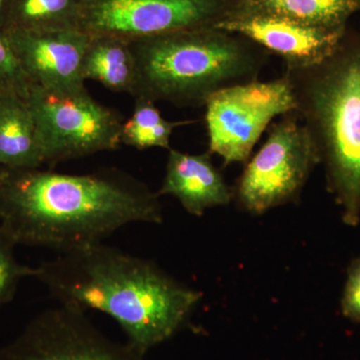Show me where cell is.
Instances as JSON below:
<instances>
[{
  "label": "cell",
  "mask_w": 360,
  "mask_h": 360,
  "mask_svg": "<svg viewBox=\"0 0 360 360\" xmlns=\"http://www.w3.org/2000/svg\"><path fill=\"white\" fill-rule=\"evenodd\" d=\"M238 13L226 0H79L78 30L131 41L217 28Z\"/></svg>",
  "instance_id": "cell-8"
},
{
  "label": "cell",
  "mask_w": 360,
  "mask_h": 360,
  "mask_svg": "<svg viewBox=\"0 0 360 360\" xmlns=\"http://www.w3.org/2000/svg\"><path fill=\"white\" fill-rule=\"evenodd\" d=\"M341 310L347 319L360 323V257L352 260L348 267Z\"/></svg>",
  "instance_id": "cell-20"
},
{
  "label": "cell",
  "mask_w": 360,
  "mask_h": 360,
  "mask_svg": "<svg viewBox=\"0 0 360 360\" xmlns=\"http://www.w3.org/2000/svg\"><path fill=\"white\" fill-rule=\"evenodd\" d=\"M321 163L297 113L281 116L246 165L234 196L246 212L260 215L298 200L312 170Z\"/></svg>",
  "instance_id": "cell-5"
},
{
  "label": "cell",
  "mask_w": 360,
  "mask_h": 360,
  "mask_svg": "<svg viewBox=\"0 0 360 360\" xmlns=\"http://www.w3.org/2000/svg\"><path fill=\"white\" fill-rule=\"evenodd\" d=\"M131 343L103 335L85 311L58 304L32 319L0 349V360H146Z\"/></svg>",
  "instance_id": "cell-9"
},
{
  "label": "cell",
  "mask_w": 360,
  "mask_h": 360,
  "mask_svg": "<svg viewBox=\"0 0 360 360\" xmlns=\"http://www.w3.org/2000/svg\"><path fill=\"white\" fill-rule=\"evenodd\" d=\"M162 220L160 194L117 168L66 174L1 167L0 226L16 245L70 252L125 225Z\"/></svg>",
  "instance_id": "cell-1"
},
{
  "label": "cell",
  "mask_w": 360,
  "mask_h": 360,
  "mask_svg": "<svg viewBox=\"0 0 360 360\" xmlns=\"http://www.w3.org/2000/svg\"><path fill=\"white\" fill-rule=\"evenodd\" d=\"M84 80H94L115 92L134 94L136 63L129 40L89 35L82 58Z\"/></svg>",
  "instance_id": "cell-14"
},
{
  "label": "cell",
  "mask_w": 360,
  "mask_h": 360,
  "mask_svg": "<svg viewBox=\"0 0 360 360\" xmlns=\"http://www.w3.org/2000/svg\"><path fill=\"white\" fill-rule=\"evenodd\" d=\"M296 113L326 168L329 193L345 224L360 221V42L345 37L335 52L309 68H285Z\"/></svg>",
  "instance_id": "cell-3"
},
{
  "label": "cell",
  "mask_w": 360,
  "mask_h": 360,
  "mask_svg": "<svg viewBox=\"0 0 360 360\" xmlns=\"http://www.w3.org/2000/svg\"><path fill=\"white\" fill-rule=\"evenodd\" d=\"M187 122H168L155 103L143 98H135V106L131 116L123 122L120 141L122 144L144 150L160 148L170 149V137L177 127L191 124Z\"/></svg>",
  "instance_id": "cell-17"
},
{
  "label": "cell",
  "mask_w": 360,
  "mask_h": 360,
  "mask_svg": "<svg viewBox=\"0 0 360 360\" xmlns=\"http://www.w3.org/2000/svg\"><path fill=\"white\" fill-rule=\"evenodd\" d=\"M79 0H11L4 32L78 30Z\"/></svg>",
  "instance_id": "cell-16"
},
{
  "label": "cell",
  "mask_w": 360,
  "mask_h": 360,
  "mask_svg": "<svg viewBox=\"0 0 360 360\" xmlns=\"http://www.w3.org/2000/svg\"><path fill=\"white\" fill-rule=\"evenodd\" d=\"M34 277L59 304L110 315L143 354L172 338L201 298L153 262L103 243L60 253Z\"/></svg>",
  "instance_id": "cell-2"
},
{
  "label": "cell",
  "mask_w": 360,
  "mask_h": 360,
  "mask_svg": "<svg viewBox=\"0 0 360 360\" xmlns=\"http://www.w3.org/2000/svg\"><path fill=\"white\" fill-rule=\"evenodd\" d=\"M217 28L243 35L269 53L278 56L288 70L321 63L335 52L345 37L343 30L315 27L281 16L255 13L236 14Z\"/></svg>",
  "instance_id": "cell-11"
},
{
  "label": "cell",
  "mask_w": 360,
  "mask_h": 360,
  "mask_svg": "<svg viewBox=\"0 0 360 360\" xmlns=\"http://www.w3.org/2000/svg\"><path fill=\"white\" fill-rule=\"evenodd\" d=\"M208 151L225 165L246 162L260 136L276 117L295 112V92L285 75L220 90L205 103Z\"/></svg>",
  "instance_id": "cell-7"
},
{
  "label": "cell",
  "mask_w": 360,
  "mask_h": 360,
  "mask_svg": "<svg viewBox=\"0 0 360 360\" xmlns=\"http://www.w3.org/2000/svg\"><path fill=\"white\" fill-rule=\"evenodd\" d=\"M16 245L0 226V309L13 300L18 284L25 277H34L35 267L18 262L14 253Z\"/></svg>",
  "instance_id": "cell-18"
},
{
  "label": "cell",
  "mask_w": 360,
  "mask_h": 360,
  "mask_svg": "<svg viewBox=\"0 0 360 360\" xmlns=\"http://www.w3.org/2000/svg\"><path fill=\"white\" fill-rule=\"evenodd\" d=\"M134 98L202 106L220 91L258 80L269 52L243 35L217 28L131 40Z\"/></svg>",
  "instance_id": "cell-4"
},
{
  "label": "cell",
  "mask_w": 360,
  "mask_h": 360,
  "mask_svg": "<svg viewBox=\"0 0 360 360\" xmlns=\"http://www.w3.org/2000/svg\"><path fill=\"white\" fill-rule=\"evenodd\" d=\"M30 86L11 45L4 33L0 32V94H28Z\"/></svg>",
  "instance_id": "cell-19"
},
{
  "label": "cell",
  "mask_w": 360,
  "mask_h": 360,
  "mask_svg": "<svg viewBox=\"0 0 360 360\" xmlns=\"http://www.w3.org/2000/svg\"><path fill=\"white\" fill-rule=\"evenodd\" d=\"M0 175H1V167H0Z\"/></svg>",
  "instance_id": "cell-22"
},
{
  "label": "cell",
  "mask_w": 360,
  "mask_h": 360,
  "mask_svg": "<svg viewBox=\"0 0 360 360\" xmlns=\"http://www.w3.org/2000/svg\"><path fill=\"white\" fill-rule=\"evenodd\" d=\"M11 2V0H0V32L6 27Z\"/></svg>",
  "instance_id": "cell-21"
},
{
  "label": "cell",
  "mask_w": 360,
  "mask_h": 360,
  "mask_svg": "<svg viewBox=\"0 0 360 360\" xmlns=\"http://www.w3.org/2000/svg\"><path fill=\"white\" fill-rule=\"evenodd\" d=\"M27 101L46 165L115 150L122 144V116L96 101L85 87L54 92L30 86Z\"/></svg>",
  "instance_id": "cell-6"
},
{
  "label": "cell",
  "mask_w": 360,
  "mask_h": 360,
  "mask_svg": "<svg viewBox=\"0 0 360 360\" xmlns=\"http://www.w3.org/2000/svg\"><path fill=\"white\" fill-rule=\"evenodd\" d=\"M243 13L281 16L315 27L343 30L359 0H241Z\"/></svg>",
  "instance_id": "cell-15"
},
{
  "label": "cell",
  "mask_w": 360,
  "mask_h": 360,
  "mask_svg": "<svg viewBox=\"0 0 360 360\" xmlns=\"http://www.w3.org/2000/svg\"><path fill=\"white\" fill-rule=\"evenodd\" d=\"M2 33L32 86L54 92L84 89L82 65L89 34L79 30Z\"/></svg>",
  "instance_id": "cell-10"
},
{
  "label": "cell",
  "mask_w": 360,
  "mask_h": 360,
  "mask_svg": "<svg viewBox=\"0 0 360 360\" xmlns=\"http://www.w3.org/2000/svg\"><path fill=\"white\" fill-rule=\"evenodd\" d=\"M158 194L174 196L195 217H202L208 208L227 205L233 198L224 176L213 165L210 151L188 155L172 148Z\"/></svg>",
  "instance_id": "cell-12"
},
{
  "label": "cell",
  "mask_w": 360,
  "mask_h": 360,
  "mask_svg": "<svg viewBox=\"0 0 360 360\" xmlns=\"http://www.w3.org/2000/svg\"><path fill=\"white\" fill-rule=\"evenodd\" d=\"M28 94H0V167L33 169L44 163V148Z\"/></svg>",
  "instance_id": "cell-13"
}]
</instances>
